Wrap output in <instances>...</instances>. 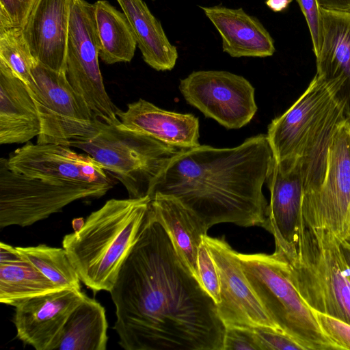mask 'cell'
<instances>
[{
    "label": "cell",
    "instance_id": "f1b7e54d",
    "mask_svg": "<svg viewBox=\"0 0 350 350\" xmlns=\"http://www.w3.org/2000/svg\"><path fill=\"white\" fill-rule=\"evenodd\" d=\"M198 267L202 286L215 304H219L221 301L219 275L213 259L203 241L198 250Z\"/></svg>",
    "mask_w": 350,
    "mask_h": 350
},
{
    "label": "cell",
    "instance_id": "8992f818",
    "mask_svg": "<svg viewBox=\"0 0 350 350\" xmlns=\"http://www.w3.org/2000/svg\"><path fill=\"white\" fill-rule=\"evenodd\" d=\"M119 123L101 122L95 135L71 139L69 146L92 157L107 172L121 182L129 198L150 196L163 169L184 149L167 145Z\"/></svg>",
    "mask_w": 350,
    "mask_h": 350
},
{
    "label": "cell",
    "instance_id": "5b68a950",
    "mask_svg": "<svg viewBox=\"0 0 350 350\" xmlns=\"http://www.w3.org/2000/svg\"><path fill=\"white\" fill-rule=\"evenodd\" d=\"M274 252L312 310L350 324V265L333 232L302 221L295 250L288 254Z\"/></svg>",
    "mask_w": 350,
    "mask_h": 350
},
{
    "label": "cell",
    "instance_id": "cb8c5ba5",
    "mask_svg": "<svg viewBox=\"0 0 350 350\" xmlns=\"http://www.w3.org/2000/svg\"><path fill=\"white\" fill-rule=\"evenodd\" d=\"M107 328L105 308L85 295L69 316L50 350H105Z\"/></svg>",
    "mask_w": 350,
    "mask_h": 350
},
{
    "label": "cell",
    "instance_id": "d6986e66",
    "mask_svg": "<svg viewBox=\"0 0 350 350\" xmlns=\"http://www.w3.org/2000/svg\"><path fill=\"white\" fill-rule=\"evenodd\" d=\"M120 124L152 137L167 145L189 149L200 146L199 120L191 113H180L159 108L144 100L129 103L119 110Z\"/></svg>",
    "mask_w": 350,
    "mask_h": 350
},
{
    "label": "cell",
    "instance_id": "e0dca14e",
    "mask_svg": "<svg viewBox=\"0 0 350 350\" xmlns=\"http://www.w3.org/2000/svg\"><path fill=\"white\" fill-rule=\"evenodd\" d=\"M321 41L317 73L350 120V12L321 8Z\"/></svg>",
    "mask_w": 350,
    "mask_h": 350
},
{
    "label": "cell",
    "instance_id": "52a82bcc",
    "mask_svg": "<svg viewBox=\"0 0 350 350\" xmlns=\"http://www.w3.org/2000/svg\"><path fill=\"white\" fill-rule=\"evenodd\" d=\"M250 286L280 330L304 350H342L321 330L288 278L278 255L237 252Z\"/></svg>",
    "mask_w": 350,
    "mask_h": 350
},
{
    "label": "cell",
    "instance_id": "ac0fdd59",
    "mask_svg": "<svg viewBox=\"0 0 350 350\" xmlns=\"http://www.w3.org/2000/svg\"><path fill=\"white\" fill-rule=\"evenodd\" d=\"M73 0H36L22 27L34 59L66 72L70 9Z\"/></svg>",
    "mask_w": 350,
    "mask_h": 350
},
{
    "label": "cell",
    "instance_id": "4dcf8cb0",
    "mask_svg": "<svg viewBox=\"0 0 350 350\" xmlns=\"http://www.w3.org/2000/svg\"><path fill=\"white\" fill-rule=\"evenodd\" d=\"M312 311L324 334L341 349H350V324L336 317Z\"/></svg>",
    "mask_w": 350,
    "mask_h": 350
},
{
    "label": "cell",
    "instance_id": "7c38bea8",
    "mask_svg": "<svg viewBox=\"0 0 350 350\" xmlns=\"http://www.w3.org/2000/svg\"><path fill=\"white\" fill-rule=\"evenodd\" d=\"M178 88L188 104L228 129L244 126L257 111L252 85L228 71H193Z\"/></svg>",
    "mask_w": 350,
    "mask_h": 350
},
{
    "label": "cell",
    "instance_id": "f35d334b",
    "mask_svg": "<svg viewBox=\"0 0 350 350\" xmlns=\"http://www.w3.org/2000/svg\"><path fill=\"white\" fill-rule=\"evenodd\" d=\"M350 241V219H349V234H348V239Z\"/></svg>",
    "mask_w": 350,
    "mask_h": 350
},
{
    "label": "cell",
    "instance_id": "83f0119b",
    "mask_svg": "<svg viewBox=\"0 0 350 350\" xmlns=\"http://www.w3.org/2000/svg\"><path fill=\"white\" fill-rule=\"evenodd\" d=\"M0 61L27 85L33 81L32 70L37 61L31 53L22 28L0 30Z\"/></svg>",
    "mask_w": 350,
    "mask_h": 350
},
{
    "label": "cell",
    "instance_id": "8d00e7d4",
    "mask_svg": "<svg viewBox=\"0 0 350 350\" xmlns=\"http://www.w3.org/2000/svg\"><path fill=\"white\" fill-rule=\"evenodd\" d=\"M293 0H265L266 5L274 12L286 10Z\"/></svg>",
    "mask_w": 350,
    "mask_h": 350
},
{
    "label": "cell",
    "instance_id": "277c9868",
    "mask_svg": "<svg viewBox=\"0 0 350 350\" xmlns=\"http://www.w3.org/2000/svg\"><path fill=\"white\" fill-rule=\"evenodd\" d=\"M150 200V196L109 200L64 237L62 247L80 280L94 293L112 288L137 241Z\"/></svg>",
    "mask_w": 350,
    "mask_h": 350
},
{
    "label": "cell",
    "instance_id": "2e32d148",
    "mask_svg": "<svg viewBox=\"0 0 350 350\" xmlns=\"http://www.w3.org/2000/svg\"><path fill=\"white\" fill-rule=\"evenodd\" d=\"M85 295L82 291L65 288L18 304L12 319L17 338L36 350H50Z\"/></svg>",
    "mask_w": 350,
    "mask_h": 350
},
{
    "label": "cell",
    "instance_id": "603a6c76",
    "mask_svg": "<svg viewBox=\"0 0 350 350\" xmlns=\"http://www.w3.org/2000/svg\"><path fill=\"white\" fill-rule=\"evenodd\" d=\"M133 29L144 62L158 71L171 70L178 57L160 21L143 0H116Z\"/></svg>",
    "mask_w": 350,
    "mask_h": 350
},
{
    "label": "cell",
    "instance_id": "3957f363",
    "mask_svg": "<svg viewBox=\"0 0 350 350\" xmlns=\"http://www.w3.org/2000/svg\"><path fill=\"white\" fill-rule=\"evenodd\" d=\"M346 118L332 92L315 75L294 104L269 124L267 137L274 160L299 165L304 195L321 185L334 135Z\"/></svg>",
    "mask_w": 350,
    "mask_h": 350
},
{
    "label": "cell",
    "instance_id": "8fae6325",
    "mask_svg": "<svg viewBox=\"0 0 350 350\" xmlns=\"http://www.w3.org/2000/svg\"><path fill=\"white\" fill-rule=\"evenodd\" d=\"M303 222L330 230L340 242L348 239L350 219V120L336 129L329 148L324 180L314 192L304 195Z\"/></svg>",
    "mask_w": 350,
    "mask_h": 350
},
{
    "label": "cell",
    "instance_id": "1f68e13d",
    "mask_svg": "<svg viewBox=\"0 0 350 350\" xmlns=\"http://www.w3.org/2000/svg\"><path fill=\"white\" fill-rule=\"evenodd\" d=\"M260 350H304L288 336L267 327L253 328Z\"/></svg>",
    "mask_w": 350,
    "mask_h": 350
},
{
    "label": "cell",
    "instance_id": "4fadbf2b",
    "mask_svg": "<svg viewBox=\"0 0 350 350\" xmlns=\"http://www.w3.org/2000/svg\"><path fill=\"white\" fill-rule=\"evenodd\" d=\"M202 241L218 273L221 301L216 306L225 327H267L282 332L250 286L239 263L238 252L229 245L225 237L206 234Z\"/></svg>",
    "mask_w": 350,
    "mask_h": 350
},
{
    "label": "cell",
    "instance_id": "9a60e30c",
    "mask_svg": "<svg viewBox=\"0 0 350 350\" xmlns=\"http://www.w3.org/2000/svg\"><path fill=\"white\" fill-rule=\"evenodd\" d=\"M270 202L262 228L274 237L279 253L293 252L297 245L302 221L304 180L298 164L274 160L267 180Z\"/></svg>",
    "mask_w": 350,
    "mask_h": 350
},
{
    "label": "cell",
    "instance_id": "f546056e",
    "mask_svg": "<svg viewBox=\"0 0 350 350\" xmlns=\"http://www.w3.org/2000/svg\"><path fill=\"white\" fill-rule=\"evenodd\" d=\"M36 0H0V30L22 28Z\"/></svg>",
    "mask_w": 350,
    "mask_h": 350
},
{
    "label": "cell",
    "instance_id": "30bf717a",
    "mask_svg": "<svg viewBox=\"0 0 350 350\" xmlns=\"http://www.w3.org/2000/svg\"><path fill=\"white\" fill-rule=\"evenodd\" d=\"M99 50L94 4L73 0L67 40L66 77L98 120L118 124L120 109L106 92L99 67Z\"/></svg>",
    "mask_w": 350,
    "mask_h": 350
},
{
    "label": "cell",
    "instance_id": "7402d4cb",
    "mask_svg": "<svg viewBox=\"0 0 350 350\" xmlns=\"http://www.w3.org/2000/svg\"><path fill=\"white\" fill-rule=\"evenodd\" d=\"M149 208L167 232L185 265L200 282L198 250L208 229L192 211L174 196L156 193L151 198Z\"/></svg>",
    "mask_w": 350,
    "mask_h": 350
},
{
    "label": "cell",
    "instance_id": "7a4b0ae2",
    "mask_svg": "<svg viewBox=\"0 0 350 350\" xmlns=\"http://www.w3.org/2000/svg\"><path fill=\"white\" fill-rule=\"evenodd\" d=\"M274 163L267 135L234 148L207 145L184 149L154 182L156 193L178 199L209 229L220 223L262 227L268 203L262 193Z\"/></svg>",
    "mask_w": 350,
    "mask_h": 350
},
{
    "label": "cell",
    "instance_id": "ba28073f",
    "mask_svg": "<svg viewBox=\"0 0 350 350\" xmlns=\"http://www.w3.org/2000/svg\"><path fill=\"white\" fill-rule=\"evenodd\" d=\"M111 188L105 185L52 181L12 170L0 159V228L25 227L60 212L79 199L100 198Z\"/></svg>",
    "mask_w": 350,
    "mask_h": 350
},
{
    "label": "cell",
    "instance_id": "ffe728a7",
    "mask_svg": "<svg viewBox=\"0 0 350 350\" xmlns=\"http://www.w3.org/2000/svg\"><path fill=\"white\" fill-rule=\"evenodd\" d=\"M221 38L223 51L232 57H267L275 51L274 40L262 23L243 8L200 6Z\"/></svg>",
    "mask_w": 350,
    "mask_h": 350
},
{
    "label": "cell",
    "instance_id": "4316f807",
    "mask_svg": "<svg viewBox=\"0 0 350 350\" xmlns=\"http://www.w3.org/2000/svg\"><path fill=\"white\" fill-rule=\"evenodd\" d=\"M16 248L25 260L59 288L81 291L79 275L63 247L39 244Z\"/></svg>",
    "mask_w": 350,
    "mask_h": 350
},
{
    "label": "cell",
    "instance_id": "74e56055",
    "mask_svg": "<svg viewBox=\"0 0 350 350\" xmlns=\"http://www.w3.org/2000/svg\"><path fill=\"white\" fill-rule=\"evenodd\" d=\"M342 246L344 249L346 257L350 265V241L345 240L341 242Z\"/></svg>",
    "mask_w": 350,
    "mask_h": 350
},
{
    "label": "cell",
    "instance_id": "836d02e7",
    "mask_svg": "<svg viewBox=\"0 0 350 350\" xmlns=\"http://www.w3.org/2000/svg\"><path fill=\"white\" fill-rule=\"evenodd\" d=\"M307 23L312 51L316 55L319 50L321 41V12L317 0H296Z\"/></svg>",
    "mask_w": 350,
    "mask_h": 350
},
{
    "label": "cell",
    "instance_id": "9c48e42d",
    "mask_svg": "<svg viewBox=\"0 0 350 350\" xmlns=\"http://www.w3.org/2000/svg\"><path fill=\"white\" fill-rule=\"evenodd\" d=\"M32 75L33 81L27 88L40 120L37 144L69 146L71 139L89 137L99 131L101 121L72 88L65 72L53 70L36 62Z\"/></svg>",
    "mask_w": 350,
    "mask_h": 350
},
{
    "label": "cell",
    "instance_id": "e575fe53",
    "mask_svg": "<svg viewBox=\"0 0 350 350\" xmlns=\"http://www.w3.org/2000/svg\"><path fill=\"white\" fill-rule=\"evenodd\" d=\"M25 260L16 247L1 241L0 243V263H10Z\"/></svg>",
    "mask_w": 350,
    "mask_h": 350
},
{
    "label": "cell",
    "instance_id": "6da1fadb",
    "mask_svg": "<svg viewBox=\"0 0 350 350\" xmlns=\"http://www.w3.org/2000/svg\"><path fill=\"white\" fill-rule=\"evenodd\" d=\"M109 293L123 349L223 350L226 327L215 302L149 207Z\"/></svg>",
    "mask_w": 350,
    "mask_h": 350
},
{
    "label": "cell",
    "instance_id": "44dd1931",
    "mask_svg": "<svg viewBox=\"0 0 350 350\" xmlns=\"http://www.w3.org/2000/svg\"><path fill=\"white\" fill-rule=\"evenodd\" d=\"M41 132L27 85L0 61V144L27 143Z\"/></svg>",
    "mask_w": 350,
    "mask_h": 350
},
{
    "label": "cell",
    "instance_id": "d590c367",
    "mask_svg": "<svg viewBox=\"0 0 350 350\" xmlns=\"http://www.w3.org/2000/svg\"><path fill=\"white\" fill-rule=\"evenodd\" d=\"M321 8L340 12H350V0H317Z\"/></svg>",
    "mask_w": 350,
    "mask_h": 350
},
{
    "label": "cell",
    "instance_id": "d4e9b609",
    "mask_svg": "<svg viewBox=\"0 0 350 350\" xmlns=\"http://www.w3.org/2000/svg\"><path fill=\"white\" fill-rule=\"evenodd\" d=\"M94 5L99 57L107 64L131 62L137 44L126 15L105 0H98Z\"/></svg>",
    "mask_w": 350,
    "mask_h": 350
},
{
    "label": "cell",
    "instance_id": "484cf974",
    "mask_svg": "<svg viewBox=\"0 0 350 350\" xmlns=\"http://www.w3.org/2000/svg\"><path fill=\"white\" fill-rule=\"evenodd\" d=\"M27 260L0 263V302L16 306L29 298L60 290Z\"/></svg>",
    "mask_w": 350,
    "mask_h": 350
},
{
    "label": "cell",
    "instance_id": "d6a6232c",
    "mask_svg": "<svg viewBox=\"0 0 350 350\" xmlns=\"http://www.w3.org/2000/svg\"><path fill=\"white\" fill-rule=\"evenodd\" d=\"M223 350H260L253 328L226 327Z\"/></svg>",
    "mask_w": 350,
    "mask_h": 350
},
{
    "label": "cell",
    "instance_id": "5bb4252c",
    "mask_svg": "<svg viewBox=\"0 0 350 350\" xmlns=\"http://www.w3.org/2000/svg\"><path fill=\"white\" fill-rule=\"evenodd\" d=\"M8 164L12 170L31 178L111 188L114 185L92 157L63 144L27 142L10 155Z\"/></svg>",
    "mask_w": 350,
    "mask_h": 350
}]
</instances>
